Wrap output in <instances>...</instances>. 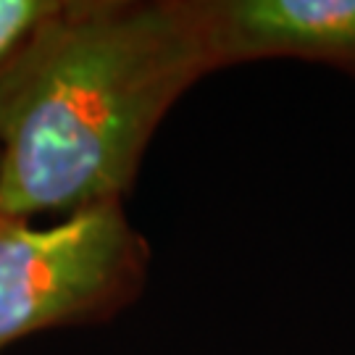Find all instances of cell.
Wrapping results in <instances>:
<instances>
[{
	"label": "cell",
	"instance_id": "obj_2",
	"mask_svg": "<svg viewBox=\"0 0 355 355\" xmlns=\"http://www.w3.org/2000/svg\"><path fill=\"white\" fill-rule=\"evenodd\" d=\"M148 245L124 200L53 224L0 216V350L29 334L105 321L137 300Z\"/></svg>",
	"mask_w": 355,
	"mask_h": 355
},
{
	"label": "cell",
	"instance_id": "obj_3",
	"mask_svg": "<svg viewBox=\"0 0 355 355\" xmlns=\"http://www.w3.org/2000/svg\"><path fill=\"white\" fill-rule=\"evenodd\" d=\"M214 69L290 58L355 76V0H195Z\"/></svg>",
	"mask_w": 355,
	"mask_h": 355
},
{
	"label": "cell",
	"instance_id": "obj_1",
	"mask_svg": "<svg viewBox=\"0 0 355 355\" xmlns=\"http://www.w3.org/2000/svg\"><path fill=\"white\" fill-rule=\"evenodd\" d=\"M214 71L195 0H61L0 71V216L121 200L164 116Z\"/></svg>",
	"mask_w": 355,
	"mask_h": 355
},
{
	"label": "cell",
	"instance_id": "obj_4",
	"mask_svg": "<svg viewBox=\"0 0 355 355\" xmlns=\"http://www.w3.org/2000/svg\"><path fill=\"white\" fill-rule=\"evenodd\" d=\"M61 0H0V71L19 55Z\"/></svg>",
	"mask_w": 355,
	"mask_h": 355
}]
</instances>
